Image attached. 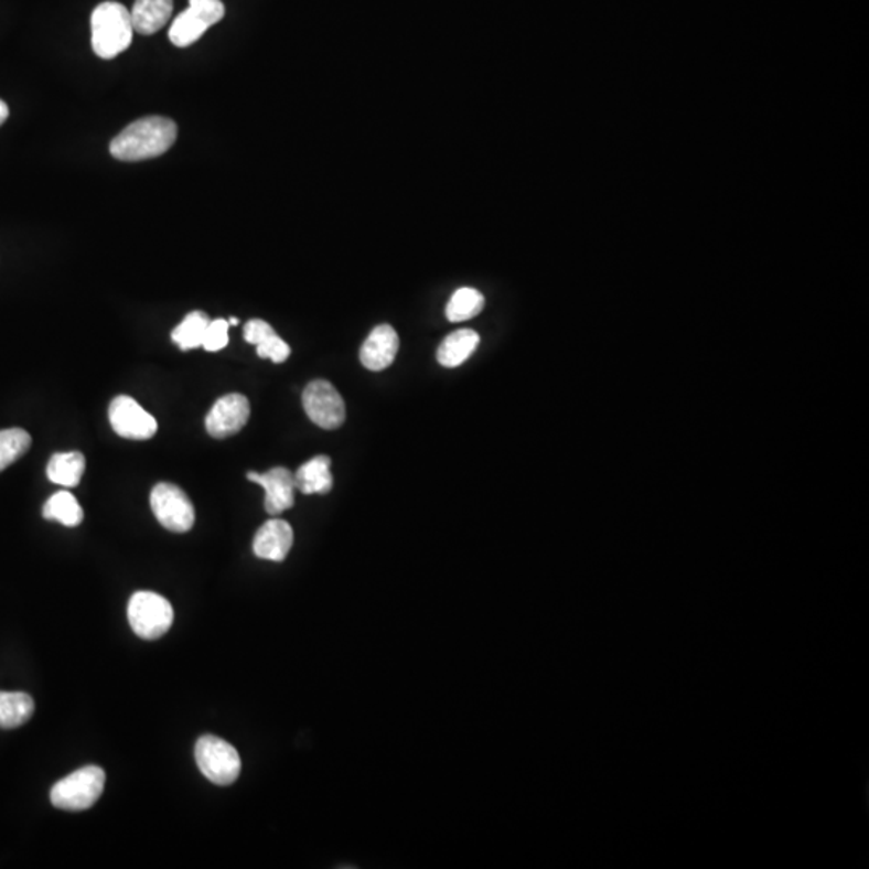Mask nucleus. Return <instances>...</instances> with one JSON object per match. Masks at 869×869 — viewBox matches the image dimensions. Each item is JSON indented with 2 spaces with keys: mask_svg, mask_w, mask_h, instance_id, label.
<instances>
[{
  "mask_svg": "<svg viewBox=\"0 0 869 869\" xmlns=\"http://www.w3.org/2000/svg\"><path fill=\"white\" fill-rule=\"evenodd\" d=\"M271 334H275V329H272L271 324H268V322L261 321V319H251L244 328L245 340H247L250 345L255 346Z\"/></svg>",
  "mask_w": 869,
  "mask_h": 869,
  "instance_id": "nucleus-26",
  "label": "nucleus"
},
{
  "mask_svg": "<svg viewBox=\"0 0 869 869\" xmlns=\"http://www.w3.org/2000/svg\"><path fill=\"white\" fill-rule=\"evenodd\" d=\"M93 49L100 58L110 60L128 51L135 34L131 12L122 3L104 2L90 19Z\"/></svg>",
  "mask_w": 869,
  "mask_h": 869,
  "instance_id": "nucleus-2",
  "label": "nucleus"
},
{
  "mask_svg": "<svg viewBox=\"0 0 869 869\" xmlns=\"http://www.w3.org/2000/svg\"><path fill=\"white\" fill-rule=\"evenodd\" d=\"M293 546V530L286 521L266 522L254 539V552L259 559L282 562Z\"/></svg>",
  "mask_w": 869,
  "mask_h": 869,
  "instance_id": "nucleus-12",
  "label": "nucleus"
},
{
  "mask_svg": "<svg viewBox=\"0 0 869 869\" xmlns=\"http://www.w3.org/2000/svg\"><path fill=\"white\" fill-rule=\"evenodd\" d=\"M128 620L132 632L142 640H159L173 625V605L163 596L139 591L129 599Z\"/></svg>",
  "mask_w": 869,
  "mask_h": 869,
  "instance_id": "nucleus-4",
  "label": "nucleus"
},
{
  "mask_svg": "<svg viewBox=\"0 0 869 869\" xmlns=\"http://www.w3.org/2000/svg\"><path fill=\"white\" fill-rule=\"evenodd\" d=\"M34 714L33 697L26 693H0V728L13 730L26 723Z\"/></svg>",
  "mask_w": 869,
  "mask_h": 869,
  "instance_id": "nucleus-17",
  "label": "nucleus"
},
{
  "mask_svg": "<svg viewBox=\"0 0 869 869\" xmlns=\"http://www.w3.org/2000/svg\"><path fill=\"white\" fill-rule=\"evenodd\" d=\"M173 15V0H136L131 10L136 33L150 36L159 33Z\"/></svg>",
  "mask_w": 869,
  "mask_h": 869,
  "instance_id": "nucleus-13",
  "label": "nucleus"
},
{
  "mask_svg": "<svg viewBox=\"0 0 869 869\" xmlns=\"http://www.w3.org/2000/svg\"><path fill=\"white\" fill-rule=\"evenodd\" d=\"M195 760L200 773L217 786L236 783L242 770L236 748L213 734L202 736L195 745Z\"/></svg>",
  "mask_w": 869,
  "mask_h": 869,
  "instance_id": "nucleus-5",
  "label": "nucleus"
},
{
  "mask_svg": "<svg viewBox=\"0 0 869 869\" xmlns=\"http://www.w3.org/2000/svg\"><path fill=\"white\" fill-rule=\"evenodd\" d=\"M108 419L115 432L128 440H149L159 429L155 417L128 395H119L110 403Z\"/></svg>",
  "mask_w": 869,
  "mask_h": 869,
  "instance_id": "nucleus-8",
  "label": "nucleus"
},
{
  "mask_svg": "<svg viewBox=\"0 0 869 869\" xmlns=\"http://www.w3.org/2000/svg\"><path fill=\"white\" fill-rule=\"evenodd\" d=\"M248 480L258 483L266 492L265 507L268 514L279 515L296 504V475L286 468H275L266 474L248 472Z\"/></svg>",
  "mask_w": 869,
  "mask_h": 869,
  "instance_id": "nucleus-10",
  "label": "nucleus"
},
{
  "mask_svg": "<svg viewBox=\"0 0 869 869\" xmlns=\"http://www.w3.org/2000/svg\"><path fill=\"white\" fill-rule=\"evenodd\" d=\"M42 515L47 521L60 522L65 527H78L84 518L83 507L69 492L52 494L51 500L44 504Z\"/></svg>",
  "mask_w": 869,
  "mask_h": 869,
  "instance_id": "nucleus-18",
  "label": "nucleus"
},
{
  "mask_svg": "<svg viewBox=\"0 0 869 869\" xmlns=\"http://www.w3.org/2000/svg\"><path fill=\"white\" fill-rule=\"evenodd\" d=\"M150 506L167 530L185 534L195 524V509L187 494L173 483H159L150 494Z\"/></svg>",
  "mask_w": 869,
  "mask_h": 869,
  "instance_id": "nucleus-6",
  "label": "nucleus"
},
{
  "mask_svg": "<svg viewBox=\"0 0 869 869\" xmlns=\"http://www.w3.org/2000/svg\"><path fill=\"white\" fill-rule=\"evenodd\" d=\"M485 307V298L475 289L455 290L454 296L451 297L450 303L447 304V318L451 322L469 321V319L479 317Z\"/></svg>",
  "mask_w": 869,
  "mask_h": 869,
  "instance_id": "nucleus-20",
  "label": "nucleus"
},
{
  "mask_svg": "<svg viewBox=\"0 0 869 869\" xmlns=\"http://www.w3.org/2000/svg\"><path fill=\"white\" fill-rule=\"evenodd\" d=\"M189 9L194 10L208 26L219 23L224 19V13H226L224 3L221 0H191Z\"/></svg>",
  "mask_w": 869,
  "mask_h": 869,
  "instance_id": "nucleus-25",
  "label": "nucleus"
},
{
  "mask_svg": "<svg viewBox=\"0 0 869 869\" xmlns=\"http://www.w3.org/2000/svg\"><path fill=\"white\" fill-rule=\"evenodd\" d=\"M331 458L328 455H317L308 461L307 464L298 469L296 475V486L303 494H328L334 485V476L331 474Z\"/></svg>",
  "mask_w": 869,
  "mask_h": 869,
  "instance_id": "nucleus-14",
  "label": "nucleus"
},
{
  "mask_svg": "<svg viewBox=\"0 0 869 869\" xmlns=\"http://www.w3.org/2000/svg\"><path fill=\"white\" fill-rule=\"evenodd\" d=\"M210 322H212V319L208 318V314L202 313V311H194V313L187 314L184 321L171 332V339L182 352L200 348Z\"/></svg>",
  "mask_w": 869,
  "mask_h": 869,
  "instance_id": "nucleus-19",
  "label": "nucleus"
},
{
  "mask_svg": "<svg viewBox=\"0 0 869 869\" xmlns=\"http://www.w3.org/2000/svg\"><path fill=\"white\" fill-rule=\"evenodd\" d=\"M105 787V771L89 765L58 781L51 791L54 807L66 812H84L99 801Z\"/></svg>",
  "mask_w": 869,
  "mask_h": 869,
  "instance_id": "nucleus-3",
  "label": "nucleus"
},
{
  "mask_svg": "<svg viewBox=\"0 0 869 869\" xmlns=\"http://www.w3.org/2000/svg\"><path fill=\"white\" fill-rule=\"evenodd\" d=\"M257 353L259 357L280 364L286 363L287 357L290 356V346L275 332V334L266 336L261 343H258Z\"/></svg>",
  "mask_w": 869,
  "mask_h": 869,
  "instance_id": "nucleus-24",
  "label": "nucleus"
},
{
  "mask_svg": "<svg viewBox=\"0 0 869 869\" xmlns=\"http://www.w3.org/2000/svg\"><path fill=\"white\" fill-rule=\"evenodd\" d=\"M250 403L247 396L230 394L221 396L206 416V432L215 438L233 437L247 426Z\"/></svg>",
  "mask_w": 869,
  "mask_h": 869,
  "instance_id": "nucleus-9",
  "label": "nucleus"
},
{
  "mask_svg": "<svg viewBox=\"0 0 869 869\" xmlns=\"http://www.w3.org/2000/svg\"><path fill=\"white\" fill-rule=\"evenodd\" d=\"M227 322H229V325H237L238 324V319L237 318H230L229 321H227Z\"/></svg>",
  "mask_w": 869,
  "mask_h": 869,
  "instance_id": "nucleus-28",
  "label": "nucleus"
},
{
  "mask_svg": "<svg viewBox=\"0 0 869 869\" xmlns=\"http://www.w3.org/2000/svg\"><path fill=\"white\" fill-rule=\"evenodd\" d=\"M398 350L399 339L395 329L388 324L377 325L363 343L360 353L361 363L374 373L385 371L394 364Z\"/></svg>",
  "mask_w": 869,
  "mask_h": 869,
  "instance_id": "nucleus-11",
  "label": "nucleus"
},
{
  "mask_svg": "<svg viewBox=\"0 0 869 869\" xmlns=\"http://www.w3.org/2000/svg\"><path fill=\"white\" fill-rule=\"evenodd\" d=\"M31 448V434L23 429L0 430V472L19 461Z\"/></svg>",
  "mask_w": 869,
  "mask_h": 869,
  "instance_id": "nucleus-22",
  "label": "nucleus"
},
{
  "mask_svg": "<svg viewBox=\"0 0 869 869\" xmlns=\"http://www.w3.org/2000/svg\"><path fill=\"white\" fill-rule=\"evenodd\" d=\"M227 343H229V322L226 319H215L210 322L205 336H203V348L206 352H219V350L226 348Z\"/></svg>",
  "mask_w": 869,
  "mask_h": 869,
  "instance_id": "nucleus-23",
  "label": "nucleus"
},
{
  "mask_svg": "<svg viewBox=\"0 0 869 869\" xmlns=\"http://www.w3.org/2000/svg\"><path fill=\"white\" fill-rule=\"evenodd\" d=\"M303 408L321 429L335 430L345 422V401L331 382H311L303 391Z\"/></svg>",
  "mask_w": 869,
  "mask_h": 869,
  "instance_id": "nucleus-7",
  "label": "nucleus"
},
{
  "mask_svg": "<svg viewBox=\"0 0 869 869\" xmlns=\"http://www.w3.org/2000/svg\"><path fill=\"white\" fill-rule=\"evenodd\" d=\"M480 336L471 329H462L448 335L438 348V363L444 367H458L474 355L479 348Z\"/></svg>",
  "mask_w": 869,
  "mask_h": 869,
  "instance_id": "nucleus-15",
  "label": "nucleus"
},
{
  "mask_svg": "<svg viewBox=\"0 0 869 869\" xmlns=\"http://www.w3.org/2000/svg\"><path fill=\"white\" fill-rule=\"evenodd\" d=\"M178 138L173 119L147 117L131 122L110 146L111 155L121 161H142L163 155Z\"/></svg>",
  "mask_w": 869,
  "mask_h": 869,
  "instance_id": "nucleus-1",
  "label": "nucleus"
},
{
  "mask_svg": "<svg viewBox=\"0 0 869 869\" xmlns=\"http://www.w3.org/2000/svg\"><path fill=\"white\" fill-rule=\"evenodd\" d=\"M86 471V458L79 451L52 455L47 465V476L60 486H78Z\"/></svg>",
  "mask_w": 869,
  "mask_h": 869,
  "instance_id": "nucleus-16",
  "label": "nucleus"
},
{
  "mask_svg": "<svg viewBox=\"0 0 869 869\" xmlns=\"http://www.w3.org/2000/svg\"><path fill=\"white\" fill-rule=\"evenodd\" d=\"M208 24L205 23L197 13L192 9L185 10L181 15L176 17L173 26L170 30V41L178 47H187L199 41L203 34L208 30Z\"/></svg>",
  "mask_w": 869,
  "mask_h": 869,
  "instance_id": "nucleus-21",
  "label": "nucleus"
},
{
  "mask_svg": "<svg viewBox=\"0 0 869 869\" xmlns=\"http://www.w3.org/2000/svg\"><path fill=\"white\" fill-rule=\"evenodd\" d=\"M7 118H9V107H7L6 101L0 100V126L6 122Z\"/></svg>",
  "mask_w": 869,
  "mask_h": 869,
  "instance_id": "nucleus-27",
  "label": "nucleus"
}]
</instances>
